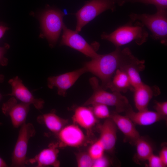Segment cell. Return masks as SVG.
Wrapping results in <instances>:
<instances>
[{
	"instance_id": "cell-15",
	"label": "cell",
	"mask_w": 167,
	"mask_h": 167,
	"mask_svg": "<svg viewBox=\"0 0 167 167\" xmlns=\"http://www.w3.org/2000/svg\"><path fill=\"white\" fill-rule=\"evenodd\" d=\"M133 91L134 102L138 111L147 109L149 102L152 97L161 93L157 86H150L143 82L135 88Z\"/></svg>"
},
{
	"instance_id": "cell-14",
	"label": "cell",
	"mask_w": 167,
	"mask_h": 167,
	"mask_svg": "<svg viewBox=\"0 0 167 167\" xmlns=\"http://www.w3.org/2000/svg\"><path fill=\"white\" fill-rule=\"evenodd\" d=\"M144 60H139L131 54L120 68L128 75L134 89L143 83L139 73L144 69Z\"/></svg>"
},
{
	"instance_id": "cell-31",
	"label": "cell",
	"mask_w": 167,
	"mask_h": 167,
	"mask_svg": "<svg viewBox=\"0 0 167 167\" xmlns=\"http://www.w3.org/2000/svg\"><path fill=\"white\" fill-rule=\"evenodd\" d=\"M7 48V46L5 47H0V64L3 66L6 65L8 63L7 59L4 56Z\"/></svg>"
},
{
	"instance_id": "cell-28",
	"label": "cell",
	"mask_w": 167,
	"mask_h": 167,
	"mask_svg": "<svg viewBox=\"0 0 167 167\" xmlns=\"http://www.w3.org/2000/svg\"><path fill=\"white\" fill-rule=\"evenodd\" d=\"M150 167H165L159 156L152 154L147 160Z\"/></svg>"
},
{
	"instance_id": "cell-2",
	"label": "cell",
	"mask_w": 167,
	"mask_h": 167,
	"mask_svg": "<svg viewBox=\"0 0 167 167\" xmlns=\"http://www.w3.org/2000/svg\"><path fill=\"white\" fill-rule=\"evenodd\" d=\"M133 23L130 21L109 34L103 32L101 38L110 42L116 47H120L132 42L140 45L147 41L148 33L140 22L136 21L134 24Z\"/></svg>"
},
{
	"instance_id": "cell-5",
	"label": "cell",
	"mask_w": 167,
	"mask_h": 167,
	"mask_svg": "<svg viewBox=\"0 0 167 167\" xmlns=\"http://www.w3.org/2000/svg\"><path fill=\"white\" fill-rule=\"evenodd\" d=\"M115 3L113 0H90L75 14L76 19L75 31H80L86 25L99 15L108 10L114 11Z\"/></svg>"
},
{
	"instance_id": "cell-6",
	"label": "cell",
	"mask_w": 167,
	"mask_h": 167,
	"mask_svg": "<svg viewBox=\"0 0 167 167\" xmlns=\"http://www.w3.org/2000/svg\"><path fill=\"white\" fill-rule=\"evenodd\" d=\"M64 14L61 11L49 9L44 12L41 18L42 29L51 46L56 43L63 29Z\"/></svg>"
},
{
	"instance_id": "cell-4",
	"label": "cell",
	"mask_w": 167,
	"mask_h": 167,
	"mask_svg": "<svg viewBox=\"0 0 167 167\" xmlns=\"http://www.w3.org/2000/svg\"><path fill=\"white\" fill-rule=\"evenodd\" d=\"M130 21H139L147 27L155 40L165 45L167 44V10H156L153 14L131 13L129 15Z\"/></svg>"
},
{
	"instance_id": "cell-8",
	"label": "cell",
	"mask_w": 167,
	"mask_h": 167,
	"mask_svg": "<svg viewBox=\"0 0 167 167\" xmlns=\"http://www.w3.org/2000/svg\"><path fill=\"white\" fill-rule=\"evenodd\" d=\"M62 30L63 34L60 43L61 45L69 46L91 59L98 56L99 54L96 51L98 47L95 48L93 45L89 44L78 32L68 28L65 24Z\"/></svg>"
},
{
	"instance_id": "cell-25",
	"label": "cell",
	"mask_w": 167,
	"mask_h": 167,
	"mask_svg": "<svg viewBox=\"0 0 167 167\" xmlns=\"http://www.w3.org/2000/svg\"><path fill=\"white\" fill-rule=\"evenodd\" d=\"M76 158L78 167H92L94 160L88 152H81L77 154Z\"/></svg>"
},
{
	"instance_id": "cell-17",
	"label": "cell",
	"mask_w": 167,
	"mask_h": 167,
	"mask_svg": "<svg viewBox=\"0 0 167 167\" xmlns=\"http://www.w3.org/2000/svg\"><path fill=\"white\" fill-rule=\"evenodd\" d=\"M110 117L126 139L131 144H135L140 136L132 121L126 115H120L117 112L111 114Z\"/></svg>"
},
{
	"instance_id": "cell-33",
	"label": "cell",
	"mask_w": 167,
	"mask_h": 167,
	"mask_svg": "<svg viewBox=\"0 0 167 167\" xmlns=\"http://www.w3.org/2000/svg\"><path fill=\"white\" fill-rule=\"evenodd\" d=\"M7 29L8 28L6 27L0 26V38L3 35Z\"/></svg>"
},
{
	"instance_id": "cell-9",
	"label": "cell",
	"mask_w": 167,
	"mask_h": 167,
	"mask_svg": "<svg viewBox=\"0 0 167 167\" xmlns=\"http://www.w3.org/2000/svg\"><path fill=\"white\" fill-rule=\"evenodd\" d=\"M30 105L22 102L18 103L16 99L12 96L3 103L2 110L6 116L10 117L13 127L18 128L26 122Z\"/></svg>"
},
{
	"instance_id": "cell-32",
	"label": "cell",
	"mask_w": 167,
	"mask_h": 167,
	"mask_svg": "<svg viewBox=\"0 0 167 167\" xmlns=\"http://www.w3.org/2000/svg\"><path fill=\"white\" fill-rule=\"evenodd\" d=\"M115 3L120 6H122L125 3L128 2V0H113Z\"/></svg>"
},
{
	"instance_id": "cell-24",
	"label": "cell",
	"mask_w": 167,
	"mask_h": 167,
	"mask_svg": "<svg viewBox=\"0 0 167 167\" xmlns=\"http://www.w3.org/2000/svg\"><path fill=\"white\" fill-rule=\"evenodd\" d=\"M93 113L97 118L106 119L109 118L110 114L108 106L102 104L92 105Z\"/></svg>"
},
{
	"instance_id": "cell-29",
	"label": "cell",
	"mask_w": 167,
	"mask_h": 167,
	"mask_svg": "<svg viewBox=\"0 0 167 167\" xmlns=\"http://www.w3.org/2000/svg\"><path fill=\"white\" fill-rule=\"evenodd\" d=\"M108 159L104 155L102 157L94 160L92 165L93 167H106L109 165Z\"/></svg>"
},
{
	"instance_id": "cell-11",
	"label": "cell",
	"mask_w": 167,
	"mask_h": 167,
	"mask_svg": "<svg viewBox=\"0 0 167 167\" xmlns=\"http://www.w3.org/2000/svg\"><path fill=\"white\" fill-rule=\"evenodd\" d=\"M8 83L11 86L12 92L6 96H14L22 102L30 105L32 104L38 110L43 109L45 103L44 100L41 98H35L18 76H16L10 79Z\"/></svg>"
},
{
	"instance_id": "cell-19",
	"label": "cell",
	"mask_w": 167,
	"mask_h": 167,
	"mask_svg": "<svg viewBox=\"0 0 167 167\" xmlns=\"http://www.w3.org/2000/svg\"><path fill=\"white\" fill-rule=\"evenodd\" d=\"M125 113V115L135 124L141 126H148L166 119L156 112L148 110V109L135 112L131 108Z\"/></svg>"
},
{
	"instance_id": "cell-1",
	"label": "cell",
	"mask_w": 167,
	"mask_h": 167,
	"mask_svg": "<svg viewBox=\"0 0 167 167\" xmlns=\"http://www.w3.org/2000/svg\"><path fill=\"white\" fill-rule=\"evenodd\" d=\"M132 53L129 48L121 49L116 47L109 53L101 55L86 62L83 66L86 72L91 73L101 82V87L106 90L117 70L120 69Z\"/></svg>"
},
{
	"instance_id": "cell-21",
	"label": "cell",
	"mask_w": 167,
	"mask_h": 167,
	"mask_svg": "<svg viewBox=\"0 0 167 167\" xmlns=\"http://www.w3.org/2000/svg\"><path fill=\"white\" fill-rule=\"evenodd\" d=\"M108 88L112 92L125 93L128 90L134 91L130 79L125 71L118 69L113 76Z\"/></svg>"
},
{
	"instance_id": "cell-20",
	"label": "cell",
	"mask_w": 167,
	"mask_h": 167,
	"mask_svg": "<svg viewBox=\"0 0 167 167\" xmlns=\"http://www.w3.org/2000/svg\"><path fill=\"white\" fill-rule=\"evenodd\" d=\"M36 120L38 123L45 125L50 131L56 135L68 122L67 119L58 116L54 111L38 116Z\"/></svg>"
},
{
	"instance_id": "cell-7",
	"label": "cell",
	"mask_w": 167,
	"mask_h": 167,
	"mask_svg": "<svg viewBox=\"0 0 167 167\" xmlns=\"http://www.w3.org/2000/svg\"><path fill=\"white\" fill-rule=\"evenodd\" d=\"M20 127L12 154L11 167H23L27 165L26 155L28 142L36 133L35 127L32 123L25 122Z\"/></svg>"
},
{
	"instance_id": "cell-36",
	"label": "cell",
	"mask_w": 167,
	"mask_h": 167,
	"mask_svg": "<svg viewBox=\"0 0 167 167\" xmlns=\"http://www.w3.org/2000/svg\"><path fill=\"white\" fill-rule=\"evenodd\" d=\"M2 123L0 122V126L2 125Z\"/></svg>"
},
{
	"instance_id": "cell-35",
	"label": "cell",
	"mask_w": 167,
	"mask_h": 167,
	"mask_svg": "<svg viewBox=\"0 0 167 167\" xmlns=\"http://www.w3.org/2000/svg\"><path fill=\"white\" fill-rule=\"evenodd\" d=\"M4 77L3 75H0V82H2L3 81ZM2 98V96L0 93V101Z\"/></svg>"
},
{
	"instance_id": "cell-30",
	"label": "cell",
	"mask_w": 167,
	"mask_h": 167,
	"mask_svg": "<svg viewBox=\"0 0 167 167\" xmlns=\"http://www.w3.org/2000/svg\"><path fill=\"white\" fill-rule=\"evenodd\" d=\"M163 163L165 166H167V148L164 146L162 148L159 153V156Z\"/></svg>"
},
{
	"instance_id": "cell-22",
	"label": "cell",
	"mask_w": 167,
	"mask_h": 167,
	"mask_svg": "<svg viewBox=\"0 0 167 167\" xmlns=\"http://www.w3.org/2000/svg\"><path fill=\"white\" fill-rule=\"evenodd\" d=\"M135 145L136 150V157L140 161L147 160L153 153V148L151 143L146 139L140 136Z\"/></svg>"
},
{
	"instance_id": "cell-34",
	"label": "cell",
	"mask_w": 167,
	"mask_h": 167,
	"mask_svg": "<svg viewBox=\"0 0 167 167\" xmlns=\"http://www.w3.org/2000/svg\"><path fill=\"white\" fill-rule=\"evenodd\" d=\"M8 166L5 161L0 157V167H7Z\"/></svg>"
},
{
	"instance_id": "cell-16",
	"label": "cell",
	"mask_w": 167,
	"mask_h": 167,
	"mask_svg": "<svg viewBox=\"0 0 167 167\" xmlns=\"http://www.w3.org/2000/svg\"><path fill=\"white\" fill-rule=\"evenodd\" d=\"M72 118L75 124H78L86 131L88 137L92 134V129L97 122L92 108L84 105L75 108Z\"/></svg>"
},
{
	"instance_id": "cell-27",
	"label": "cell",
	"mask_w": 167,
	"mask_h": 167,
	"mask_svg": "<svg viewBox=\"0 0 167 167\" xmlns=\"http://www.w3.org/2000/svg\"><path fill=\"white\" fill-rule=\"evenodd\" d=\"M154 108L156 112L166 119L167 117V102L155 101Z\"/></svg>"
},
{
	"instance_id": "cell-3",
	"label": "cell",
	"mask_w": 167,
	"mask_h": 167,
	"mask_svg": "<svg viewBox=\"0 0 167 167\" xmlns=\"http://www.w3.org/2000/svg\"><path fill=\"white\" fill-rule=\"evenodd\" d=\"M90 84L93 89L91 96L84 102L83 105L88 106L96 104H102L107 106H114L116 112H125L131 108L127 98L117 92H110L103 88L95 77L89 79Z\"/></svg>"
},
{
	"instance_id": "cell-10",
	"label": "cell",
	"mask_w": 167,
	"mask_h": 167,
	"mask_svg": "<svg viewBox=\"0 0 167 167\" xmlns=\"http://www.w3.org/2000/svg\"><path fill=\"white\" fill-rule=\"evenodd\" d=\"M59 148L65 147H79L86 144L87 138L75 124L64 126L57 135Z\"/></svg>"
},
{
	"instance_id": "cell-13",
	"label": "cell",
	"mask_w": 167,
	"mask_h": 167,
	"mask_svg": "<svg viewBox=\"0 0 167 167\" xmlns=\"http://www.w3.org/2000/svg\"><path fill=\"white\" fill-rule=\"evenodd\" d=\"M59 148L58 142L49 144L47 148L41 151L34 157L27 159V165L36 163L37 167H59L60 162L58 159Z\"/></svg>"
},
{
	"instance_id": "cell-12",
	"label": "cell",
	"mask_w": 167,
	"mask_h": 167,
	"mask_svg": "<svg viewBox=\"0 0 167 167\" xmlns=\"http://www.w3.org/2000/svg\"><path fill=\"white\" fill-rule=\"evenodd\" d=\"M86 72L85 69L83 67L72 71L49 77L47 79L48 87L50 89L56 87L58 94L64 96L67 90L74 85L82 75Z\"/></svg>"
},
{
	"instance_id": "cell-18",
	"label": "cell",
	"mask_w": 167,
	"mask_h": 167,
	"mask_svg": "<svg viewBox=\"0 0 167 167\" xmlns=\"http://www.w3.org/2000/svg\"><path fill=\"white\" fill-rule=\"evenodd\" d=\"M100 137L105 151L112 152L113 151L117 139V127L110 117L106 118L100 126Z\"/></svg>"
},
{
	"instance_id": "cell-23",
	"label": "cell",
	"mask_w": 167,
	"mask_h": 167,
	"mask_svg": "<svg viewBox=\"0 0 167 167\" xmlns=\"http://www.w3.org/2000/svg\"><path fill=\"white\" fill-rule=\"evenodd\" d=\"M105 151L103 144L99 139L89 147L88 152L94 160L103 156Z\"/></svg>"
},
{
	"instance_id": "cell-26",
	"label": "cell",
	"mask_w": 167,
	"mask_h": 167,
	"mask_svg": "<svg viewBox=\"0 0 167 167\" xmlns=\"http://www.w3.org/2000/svg\"><path fill=\"white\" fill-rule=\"evenodd\" d=\"M128 2L132 3H141L146 5H154L156 10H167V0H128Z\"/></svg>"
}]
</instances>
